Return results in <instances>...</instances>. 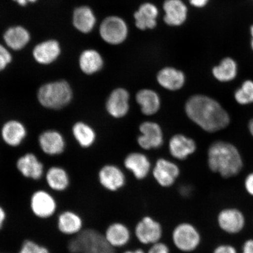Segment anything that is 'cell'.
<instances>
[{"instance_id":"obj_1","label":"cell","mask_w":253,"mask_h":253,"mask_svg":"<svg viewBox=\"0 0 253 253\" xmlns=\"http://www.w3.org/2000/svg\"><path fill=\"white\" fill-rule=\"evenodd\" d=\"M188 118L204 129L214 132L225 128L230 123L228 113L220 104L204 95H194L185 104Z\"/></svg>"},{"instance_id":"obj_2","label":"cell","mask_w":253,"mask_h":253,"mask_svg":"<svg viewBox=\"0 0 253 253\" xmlns=\"http://www.w3.org/2000/svg\"><path fill=\"white\" fill-rule=\"evenodd\" d=\"M208 165L213 172L224 178H232L241 171L243 161L238 150L229 142L216 141L208 151Z\"/></svg>"},{"instance_id":"obj_3","label":"cell","mask_w":253,"mask_h":253,"mask_svg":"<svg viewBox=\"0 0 253 253\" xmlns=\"http://www.w3.org/2000/svg\"><path fill=\"white\" fill-rule=\"evenodd\" d=\"M66 249L68 253H116L104 234L93 227H84L77 235L69 236Z\"/></svg>"},{"instance_id":"obj_4","label":"cell","mask_w":253,"mask_h":253,"mask_svg":"<svg viewBox=\"0 0 253 253\" xmlns=\"http://www.w3.org/2000/svg\"><path fill=\"white\" fill-rule=\"evenodd\" d=\"M72 96L70 85L65 81L43 84L38 91V99L41 105L50 109L63 108L71 102Z\"/></svg>"},{"instance_id":"obj_5","label":"cell","mask_w":253,"mask_h":253,"mask_svg":"<svg viewBox=\"0 0 253 253\" xmlns=\"http://www.w3.org/2000/svg\"><path fill=\"white\" fill-rule=\"evenodd\" d=\"M173 245L179 251L190 253L195 251L201 242V236L197 227L188 222L179 223L172 233Z\"/></svg>"},{"instance_id":"obj_6","label":"cell","mask_w":253,"mask_h":253,"mask_svg":"<svg viewBox=\"0 0 253 253\" xmlns=\"http://www.w3.org/2000/svg\"><path fill=\"white\" fill-rule=\"evenodd\" d=\"M30 207L35 217L47 220L54 216L58 211V202L49 192L43 189L34 191L31 195Z\"/></svg>"},{"instance_id":"obj_7","label":"cell","mask_w":253,"mask_h":253,"mask_svg":"<svg viewBox=\"0 0 253 253\" xmlns=\"http://www.w3.org/2000/svg\"><path fill=\"white\" fill-rule=\"evenodd\" d=\"M102 39L111 45H119L126 40L128 35V27L122 18L110 16L104 19L100 27Z\"/></svg>"},{"instance_id":"obj_8","label":"cell","mask_w":253,"mask_h":253,"mask_svg":"<svg viewBox=\"0 0 253 253\" xmlns=\"http://www.w3.org/2000/svg\"><path fill=\"white\" fill-rule=\"evenodd\" d=\"M135 235L142 244L153 245L159 242L163 236V227L151 216H144L136 224Z\"/></svg>"},{"instance_id":"obj_9","label":"cell","mask_w":253,"mask_h":253,"mask_svg":"<svg viewBox=\"0 0 253 253\" xmlns=\"http://www.w3.org/2000/svg\"><path fill=\"white\" fill-rule=\"evenodd\" d=\"M217 221L221 230L230 235L242 232L246 225L244 214L238 209L234 208L221 210L217 215Z\"/></svg>"},{"instance_id":"obj_10","label":"cell","mask_w":253,"mask_h":253,"mask_svg":"<svg viewBox=\"0 0 253 253\" xmlns=\"http://www.w3.org/2000/svg\"><path fill=\"white\" fill-rule=\"evenodd\" d=\"M84 224L83 218L74 211L65 210L57 214V229L63 235H77L84 228Z\"/></svg>"},{"instance_id":"obj_11","label":"cell","mask_w":253,"mask_h":253,"mask_svg":"<svg viewBox=\"0 0 253 253\" xmlns=\"http://www.w3.org/2000/svg\"><path fill=\"white\" fill-rule=\"evenodd\" d=\"M142 135L138 138V143L145 150L159 148L163 144V134L160 126L156 123L146 122L140 126Z\"/></svg>"},{"instance_id":"obj_12","label":"cell","mask_w":253,"mask_h":253,"mask_svg":"<svg viewBox=\"0 0 253 253\" xmlns=\"http://www.w3.org/2000/svg\"><path fill=\"white\" fill-rule=\"evenodd\" d=\"M129 95L125 88H119L110 94L106 103V109L115 118H123L129 110Z\"/></svg>"},{"instance_id":"obj_13","label":"cell","mask_w":253,"mask_h":253,"mask_svg":"<svg viewBox=\"0 0 253 253\" xmlns=\"http://www.w3.org/2000/svg\"><path fill=\"white\" fill-rule=\"evenodd\" d=\"M153 176L158 184L163 187L172 186L179 175L178 166L164 159L157 161L153 170Z\"/></svg>"},{"instance_id":"obj_14","label":"cell","mask_w":253,"mask_h":253,"mask_svg":"<svg viewBox=\"0 0 253 253\" xmlns=\"http://www.w3.org/2000/svg\"><path fill=\"white\" fill-rule=\"evenodd\" d=\"M99 182L108 191L116 192L121 189L126 183L124 173L119 168L114 166H106L99 173Z\"/></svg>"},{"instance_id":"obj_15","label":"cell","mask_w":253,"mask_h":253,"mask_svg":"<svg viewBox=\"0 0 253 253\" xmlns=\"http://www.w3.org/2000/svg\"><path fill=\"white\" fill-rule=\"evenodd\" d=\"M165 17L164 20L170 26H179L187 17L188 9L181 0H166L164 3Z\"/></svg>"},{"instance_id":"obj_16","label":"cell","mask_w":253,"mask_h":253,"mask_svg":"<svg viewBox=\"0 0 253 253\" xmlns=\"http://www.w3.org/2000/svg\"><path fill=\"white\" fill-rule=\"evenodd\" d=\"M17 168L25 178L36 181L41 178L43 173V164L34 154L31 153L25 154L19 158Z\"/></svg>"},{"instance_id":"obj_17","label":"cell","mask_w":253,"mask_h":253,"mask_svg":"<svg viewBox=\"0 0 253 253\" xmlns=\"http://www.w3.org/2000/svg\"><path fill=\"white\" fill-rule=\"evenodd\" d=\"M104 235L109 244L115 249L126 246L131 239L130 231L128 227L120 222L110 224Z\"/></svg>"},{"instance_id":"obj_18","label":"cell","mask_w":253,"mask_h":253,"mask_svg":"<svg viewBox=\"0 0 253 253\" xmlns=\"http://www.w3.org/2000/svg\"><path fill=\"white\" fill-rule=\"evenodd\" d=\"M41 149L47 155L55 156L61 154L65 150L64 138L60 132L54 130L43 132L39 137Z\"/></svg>"},{"instance_id":"obj_19","label":"cell","mask_w":253,"mask_h":253,"mask_svg":"<svg viewBox=\"0 0 253 253\" xmlns=\"http://www.w3.org/2000/svg\"><path fill=\"white\" fill-rule=\"evenodd\" d=\"M61 53V47L55 40H49L39 44L33 50L34 58L42 65L54 62Z\"/></svg>"},{"instance_id":"obj_20","label":"cell","mask_w":253,"mask_h":253,"mask_svg":"<svg viewBox=\"0 0 253 253\" xmlns=\"http://www.w3.org/2000/svg\"><path fill=\"white\" fill-rule=\"evenodd\" d=\"M169 148L172 157L183 160L194 153L197 149V145L192 139L182 134H177L170 139Z\"/></svg>"},{"instance_id":"obj_21","label":"cell","mask_w":253,"mask_h":253,"mask_svg":"<svg viewBox=\"0 0 253 253\" xmlns=\"http://www.w3.org/2000/svg\"><path fill=\"white\" fill-rule=\"evenodd\" d=\"M158 15V10L156 5L151 3H144L134 13L136 27L141 30L153 29L156 26Z\"/></svg>"},{"instance_id":"obj_22","label":"cell","mask_w":253,"mask_h":253,"mask_svg":"<svg viewBox=\"0 0 253 253\" xmlns=\"http://www.w3.org/2000/svg\"><path fill=\"white\" fill-rule=\"evenodd\" d=\"M27 135V130L22 123L16 120H10L2 126V140L9 146L16 147L20 145Z\"/></svg>"},{"instance_id":"obj_23","label":"cell","mask_w":253,"mask_h":253,"mask_svg":"<svg viewBox=\"0 0 253 253\" xmlns=\"http://www.w3.org/2000/svg\"><path fill=\"white\" fill-rule=\"evenodd\" d=\"M185 81L183 73L177 69L167 67L161 69L157 75V81L164 88L169 90L180 89Z\"/></svg>"},{"instance_id":"obj_24","label":"cell","mask_w":253,"mask_h":253,"mask_svg":"<svg viewBox=\"0 0 253 253\" xmlns=\"http://www.w3.org/2000/svg\"><path fill=\"white\" fill-rule=\"evenodd\" d=\"M125 166L139 180L143 179L148 175L151 167L146 156L144 154L136 153L129 154L126 157Z\"/></svg>"},{"instance_id":"obj_25","label":"cell","mask_w":253,"mask_h":253,"mask_svg":"<svg viewBox=\"0 0 253 253\" xmlns=\"http://www.w3.org/2000/svg\"><path fill=\"white\" fill-rule=\"evenodd\" d=\"M135 98L136 101L141 106V112L145 115H153L160 109V97L153 90H141L136 94Z\"/></svg>"},{"instance_id":"obj_26","label":"cell","mask_w":253,"mask_h":253,"mask_svg":"<svg viewBox=\"0 0 253 253\" xmlns=\"http://www.w3.org/2000/svg\"><path fill=\"white\" fill-rule=\"evenodd\" d=\"M46 181L50 189L59 192L66 191L70 184V179L67 172L58 167L50 168L46 174Z\"/></svg>"},{"instance_id":"obj_27","label":"cell","mask_w":253,"mask_h":253,"mask_svg":"<svg viewBox=\"0 0 253 253\" xmlns=\"http://www.w3.org/2000/svg\"><path fill=\"white\" fill-rule=\"evenodd\" d=\"M73 23L81 33H88L93 30L96 24V17L89 7L82 6L75 9Z\"/></svg>"},{"instance_id":"obj_28","label":"cell","mask_w":253,"mask_h":253,"mask_svg":"<svg viewBox=\"0 0 253 253\" xmlns=\"http://www.w3.org/2000/svg\"><path fill=\"white\" fill-rule=\"evenodd\" d=\"M237 63L231 57L223 58L219 64L214 66L212 69L213 77L221 82H228L234 80L237 77Z\"/></svg>"},{"instance_id":"obj_29","label":"cell","mask_w":253,"mask_h":253,"mask_svg":"<svg viewBox=\"0 0 253 253\" xmlns=\"http://www.w3.org/2000/svg\"><path fill=\"white\" fill-rule=\"evenodd\" d=\"M79 65L84 74L92 75L102 68L103 60L96 50L88 49L82 53L79 59Z\"/></svg>"},{"instance_id":"obj_30","label":"cell","mask_w":253,"mask_h":253,"mask_svg":"<svg viewBox=\"0 0 253 253\" xmlns=\"http://www.w3.org/2000/svg\"><path fill=\"white\" fill-rule=\"evenodd\" d=\"M4 39L7 46L13 50H20L29 42L30 35L25 28L20 27L9 28L5 32Z\"/></svg>"},{"instance_id":"obj_31","label":"cell","mask_w":253,"mask_h":253,"mask_svg":"<svg viewBox=\"0 0 253 253\" xmlns=\"http://www.w3.org/2000/svg\"><path fill=\"white\" fill-rule=\"evenodd\" d=\"M73 134L81 147H89L94 143L96 134L93 128L83 122H78L73 126Z\"/></svg>"},{"instance_id":"obj_32","label":"cell","mask_w":253,"mask_h":253,"mask_svg":"<svg viewBox=\"0 0 253 253\" xmlns=\"http://www.w3.org/2000/svg\"><path fill=\"white\" fill-rule=\"evenodd\" d=\"M236 102L242 105L253 103V81L247 80L235 91Z\"/></svg>"},{"instance_id":"obj_33","label":"cell","mask_w":253,"mask_h":253,"mask_svg":"<svg viewBox=\"0 0 253 253\" xmlns=\"http://www.w3.org/2000/svg\"><path fill=\"white\" fill-rule=\"evenodd\" d=\"M18 253H51L46 246L40 244L34 240H24Z\"/></svg>"},{"instance_id":"obj_34","label":"cell","mask_w":253,"mask_h":253,"mask_svg":"<svg viewBox=\"0 0 253 253\" xmlns=\"http://www.w3.org/2000/svg\"><path fill=\"white\" fill-rule=\"evenodd\" d=\"M12 61L11 53L0 44V72L4 70Z\"/></svg>"},{"instance_id":"obj_35","label":"cell","mask_w":253,"mask_h":253,"mask_svg":"<svg viewBox=\"0 0 253 253\" xmlns=\"http://www.w3.org/2000/svg\"><path fill=\"white\" fill-rule=\"evenodd\" d=\"M147 253H170V250L166 243L159 242L152 245Z\"/></svg>"},{"instance_id":"obj_36","label":"cell","mask_w":253,"mask_h":253,"mask_svg":"<svg viewBox=\"0 0 253 253\" xmlns=\"http://www.w3.org/2000/svg\"><path fill=\"white\" fill-rule=\"evenodd\" d=\"M213 253H237V251L235 247L224 244L217 246Z\"/></svg>"},{"instance_id":"obj_37","label":"cell","mask_w":253,"mask_h":253,"mask_svg":"<svg viewBox=\"0 0 253 253\" xmlns=\"http://www.w3.org/2000/svg\"><path fill=\"white\" fill-rule=\"evenodd\" d=\"M245 187L248 194L253 197V172L246 177L245 181Z\"/></svg>"},{"instance_id":"obj_38","label":"cell","mask_w":253,"mask_h":253,"mask_svg":"<svg viewBox=\"0 0 253 253\" xmlns=\"http://www.w3.org/2000/svg\"><path fill=\"white\" fill-rule=\"evenodd\" d=\"M7 219V213L5 208L0 205V231H1L5 225L6 221Z\"/></svg>"},{"instance_id":"obj_39","label":"cell","mask_w":253,"mask_h":253,"mask_svg":"<svg viewBox=\"0 0 253 253\" xmlns=\"http://www.w3.org/2000/svg\"><path fill=\"white\" fill-rule=\"evenodd\" d=\"M242 253H253V239L246 240L243 245Z\"/></svg>"},{"instance_id":"obj_40","label":"cell","mask_w":253,"mask_h":253,"mask_svg":"<svg viewBox=\"0 0 253 253\" xmlns=\"http://www.w3.org/2000/svg\"><path fill=\"white\" fill-rule=\"evenodd\" d=\"M191 4L197 8H202L207 5L210 0H189Z\"/></svg>"},{"instance_id":"obj_41","label":"cell","mask_w":253,"mask_h":253,"mask_svg":"<svg viewBox=\"0 0 253 253\" xmlns=\"http://www.w3.org/2000/svg\"><path fill=\"white\" fill-rule=\"evenodd\" d=\"M14 1H17L18 4L20 5L25 6L27 5L28 2H36L37 0H14Z\"/></svg>"},{"instance_id":"obj_42","label":"cell","mask_w":253,"mask_h":253,"mask_svg":"<svg viewBox=\"0 0 253 253\" xmlns=\"http://www.w3.org/2000/svg\"><path fill=\"white\" fill-rule=\"evenodd\" d=\"M250 34H251V48L253 50V24L251 27H250Z\"/></svg>"},{"instance_id":"obj_43","label":"cell","mask_w":253,"mask_h":253,"mask_svg":"<svg viewBox=\"0 0 253 253\" xmlns=\"http://www.w3.org/2000/svg\"><path fill=\"white\" fill-rule=\"evenodd\" d=\"M123 253H145L142 249H138L134 251H126Z\"/></svg>"},{"instance_id":"obj_44","label":"cell","mask_w":253,"mask_h":253,"mask_svg":"<svg viewBox=\"0 0 253 253\" xmlns=\"http://www.w3.org/2000/svg\"><path fill=\"white\" fill-rule=\"evenodd\" d=\"M249 129L250 132L253 136V119H252L249 123Z\"/></svg>"},{"instance_id":"obj_45","label":"cell","mask_w":253,"mask_h":253,"mask_svg":"<svg viewBox=\"0 0 253 253\" xmlns=\"http://www.w3.org/2000/svg\"><path fill=\"white\" fill-rule=\"evenodd\" d=\"M0 253H2V252H0Z\"/></svg>"}]
</instances>
